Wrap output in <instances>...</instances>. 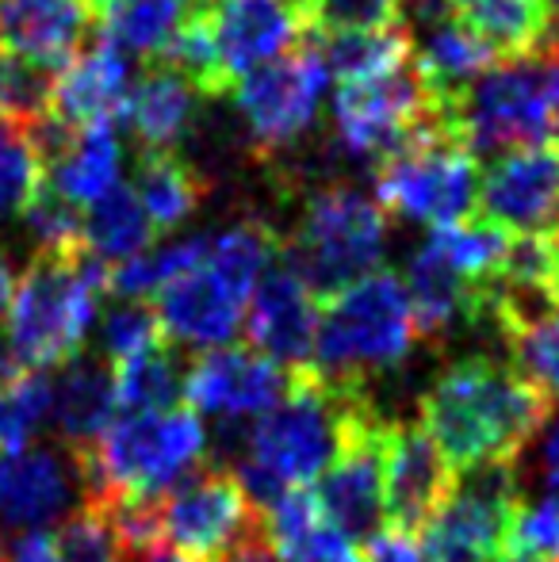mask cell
Wrapping results in <instances>:
<instances>
[{
    "mask_svg": "<svg viewBox=\"0 0 559 562\" xmlns=\"http://www.w3.org/2000/svg\"><path fill=\"white\" fill-rule=\"evenodd\" d=\"M85 497L92 502L157 505L192 471L208 463V432L192 409L123 414L92 448L74 451Z\"/></svg>",
    "mask_w": 559,
    "mask_h": 562,
    "instance_id": "3",
    "label": "cell"
},
{
    "mask_svg": "<svg viewBox=\"0 0 559 562\" xmlns=\"http://www.w3.org/2000/svg\"><path fill=\"white\" fill-rule=\"evenodd\" d=\"M448 8L502 61L533 54L548 31V12L540 0H456Z\"/></svg>",
    "mask_w": 559,
    "mask_h": 562,
    "instance_id": "33",
    "label": "cell"
},
{
    "mask_svg": "<svg viewBox=\"0 0 559 562\" xmlns=\"http://www.w3.org/2000/svg\"><path fill=\"white\" fill-rule=\"evenodd\" d=\"M211 249V234H185L177 241H165L146 249L142 257L108 272V291L123 299V303H149L157 299L172 280L188 276L192 268L203 265Z\"/></svg>",
    "mask_w": 559,
    "mask_h": 562,
    "instance_id": "34",
    "label": "cell"
},
{
    "mask_svg": "<svg viewBox=\"0 0 559 562\" xmlns=\"http://www.w3.org/2000/svg\"><path fill=\"white\" fill-rule=\"evenodd\" d=\"M12 291H15L12 265H8V252L0 249V318L8 314V303H12Z\"/></svg>",
    "mask_w": 559,
    "mask_h": 562,
    "instance_id": "49",
    "label": "cell"
},
{
    "mask_svg": "<svg viewBox=\"0 0 559 562\" xmlns=\"http://www.w3.org/2000/svg\"><path fill=\"white\" fill-rule=\"evenodd\" d=\"M552 237H556V241H559V226H556V234H552Z\"/></svg>",
    "mask_w": 559,
    "mask_h": 562,
    "instance_id": "54",
    "label": "cell"
},
{
    "mask_svg": "<svg viewBox=\"0 0 559 562\" xmlns=\"http://www.w3.org/2000/svg\"><path fill=\"white\" fill-rule=\"evenodd\" d=\"M85 502L81 463L69 448L31 445L0 456V548L15 536L43 532Z\"/></svg>",
    "mask_w": 559,
    "mask_h": 562,
    "instance_id": "14",
    "label": "cell"
},
{
    "mask_svg": "<svg viewBox=\"0 0 559 562\" xmlns=\"http://www.w3.org/2000/svg\"><path fill=\"white\" fill-rule=\"evenodd\" d=\"M23 226L31 229V237L38 241V252H58V257H69V252L85 249V218L81 207L69 203L66 195H58L51 184H38L35 195L27 200V207L20 211Z\"/></svg>",
    "mask_w": 559,
    "mask_h": 562,
    "instance_id": "39",
    "label": "cell"
},
{
    "mask_svg": "<svg viewBox=\"0 0 559 562\" xmlns=\"http://www.w3.org/2000/svg\"><path fill=\"white\" fill-rule=\"evenodd\" d=\"M388 249V215L353 184L306 192L299 223L283 237L280 260L311 288L318 303L380 272Z\"/></svg>",
    "mask_w": 559,
    "mask_h": 562,
    "instance_id": "6",
    "label": "cell"
},
{
    "mask_svg": "<svg viewBox=\"0 0 559 562\" xmlns=\"http://www.w3.org/2000/svg\"><path fill=\"white\" fill-rule=\"evenodd\" d=\"M97 31V0H0V50L66 69Z\"/></svg>",
    "mask_w": 559,
    "mask_h": 562,
    "instance_id": "21",
    "label": "cell"
},
{
    "mask_svg": "<svg viewBox=\"0 0 559 562\" xmlns=\"http://www.w3.org/2000/svg\"><path fill=\"white\" fill-rule=\"evenodd\" d=\"M131 85H135V74H131L127 54L100 38V43L85 46L58 74L51 115H58L74 131L97 123H115V119H123Z\"/></svg>",
    "mask_w": 559,
    "mask_h": 562,
    "instance_id": "23",
    "label": "cell"
},
{
    "mask_svg": "<svg viewBox=\"0 0 559 562\" xmlns=\"http://www.w3.org/2000/svg\"><path fill=\"white\" fill-rule=\"evenodd\" d=\"M280 245H283V237L277 234L272 223H265V218H242L238 226L211 237L203 268H208L238 303L249 306L261 276L280 260Z\"/></svg>",
    "mask_w": 559,
    "mask_h": 562,
    "instance_id": "29",
    "label": "cell"
},
{
    "mask_svg": "<svg viewBox=\"0 0 559 562\" xmlns=\"http://www.w3.org/2000/svg\"><path fill=\"white\" fill-rule=\"evenodd\" d=\"M445 131L479 161V154L559 142V58L545 50L506 58L487 69L445 115Z\"/></svg>",
    "mask_w": 559,
    "mask_h": 562,
    "instance_id": "7",
    "label": "cell"
},
{
    "mask_svg": "<svg viewBox=\"0 0 559 562\" xmlns=\"http://www.w3.org/2000/svg\"><path fill=\"white\" fill-rule=\"evenodd\" d=\"M58 69L35 66L15 54H0V119L27 134L35 123L51 115Z\"/></svg>",
    "mask_w": 559,
    "mask_h": 562,
    "instance_id": "38",
    "label": "cell"
},
{
    "mask_svg": "<svg viewBox=\"0 0 559 562\" xmlns=\"http://www.w3.org/2000/svg\"><path fill=\"white\" fill-rule=\"evenodd\" d=\"M326 69L337 77V85H360L388 77L395 69L411 66L414 58V38L411 31L391 27V31H337V35H314Z\"/></svg>",
    "mask_w": 559,
    "mask_h": 562,
    "instance_id": "30",
    "label": "cell"
},
{
    "mask_svg": "<svg viewBox=\"0 0 559 562\" xmlns=\"http://www.w3.org/2000/svg\"><path fill=\"white\" fill-rule=\"evenodd\" d=\"M115 368L104 356H74L51 379V414L69 451L92 448L115 422Z\"/></svg>",
    "mask_w": 559,
    "mask_h": 562,
    "instance_id": "24",
    "label": "cell"
},
{
    "mask_svg": "<svg viewBox=\"0 0 559 562\" xmlns=\"http://www.w3.org/2000/svg\"><path fill=\"white\" fill-rule=\"evenodd\" d=\"M127 562H200V559L185 555V551H177L165 540H154V543H146V548L127 551Z\"/></svg>",
    "mask_w": 559,
    "mask_h": 562,
    "instance_id": "48",
    "label": "cell"
},
{
    "mask_svg": "<svg viewBox=\"0 0 559 562\" xmlns=\"http://www.w3.org/2000/svg\"><path fill=\"white\" fill-rule=\"evenodd\" d=\"M483 223L510 237L556 234L559 226V142L499 154L479 177Z\"/></svg>",
    "mask_w": 559,
    "mask_h": 562,
    "instance_id": "16",
    "label": "cell"
},
{
    "mask_svg": "<svg viewBox=\"0 0 559 562\" xmlns=\"http://www.w3.org/2000/svg\"><path fill=\"white\" fill-rule=\"evenodd\" d=\"M314 334H318V299L283 260L257 283L246 311L249 348L288 371L311 368Z\"/></svg>",
    "mask_w": 559,
    "mask_h": 562,
    "instance_id": "19",
    "label": "cell"
},
{
    "mask_svg": "<svg viewBox=\"0 0 559 562\" xmlns=\"http://www.w3.org/2000/svg\"><path fill=\"white\" fill-rule=\"evenodd\" d=\"M376 203L383 215L433 229L468 223L479 203V161L433 119L376 165Z\"/></svg>",
    "mask_w": 559,
    "mask_h": 562,
    "instance_id": "8",
    "label": "cell"
},
{
    "mask_svg": "<svg viewBox=\"0 0 559 562\" xmlns=\"http://www.w3.org/2000/svg\"><path fill=\"white\" fill-rule=\"evenodd\" d=\"M383 425L388 422L376 414V406H368L311 490L322 520L353 548L383 528Z\"/></svg>",
    "mask_w": 559,
    "mask_h": 562,
    "instance_id": "13",
    "label": "cell"
},
{
    "mask_svg": "<svg viewBox=\"0 0 559 562\" xmlns=\"http://www.w3.org/2000/svg\"><path fill=\"white\" fill-rule=\"evenodd\" d=\"M157 322L169 345L226 348L246 326V303L231 295L208 268H192L154 299Z\"/></svg>",
    "mask_w": 559,
    "mask_h": 562,
    "instance_id": "22",
    "label": "cell"
},
{
    "mask_svg": "<svg viewBox=\"0 0 559 562\" xmlns=\"http://www.w3.org/2000/svg\"><path fill=\"white\" fill-rule=\"evenodd\" d=\"M51 417V375L15 371L0 375V456L31 448Z\"/></svg>",
    "mask_w": 559,
    "mask_h": 562,
    "instance_id": "35",
    "label": "cell"
},
{
    "mask_svg": "<svg viewBox=\"0 0 559 562\" xmlns=\"http://www.w3.org/2000/svg\"><path fill=\"white\" fill-rule=\"evenodd\" d=\"M203 12L208 0H97V31L115 50L157 61Z\"/></svg>",
    "mask_w": 559,
    "mask_h": 562,
    "instance_id": "26",
    "label": "cell"
},
{
    "mask_svg": "<svg viewBox=\"0 0 559 562\" xmlns=\"http://www.w3.org/2000/svg\"><path fill=\"white\" fill-rule=\"evenodd\" d=\"M51 543L58 562H127V543L115 528L112 509L92 497H85L69 517L54 525Z\"/></svg>",
    "mask_w": 559,
    "mask_h": 562,
    "instance_id": "37",
    "label": "cell"
},
{
    "mask_svg": "<svg viewBox=\"0 0 559 562\" xmlns=\"http://www.w3.org/2000/svg\"><path fill=\"white\" fill-rule=\"evenodd\" d=\"M552 303H556V311H559V272H556V280H552Z\"/></svg>",
    "mask_w": 559,
    "mask_h": 562,
    "instance_id": "53",
    "label": "cell"
},
{
    "mask_svg": "<svg viewBox=\"0 0 559 562\" xmlns=\"http://www.w3.org/2000/svg\"><path fill=\"white\" fill-rule=\"evenodd\" d=\"M326 61L318 38L306 35L291 54L234 81V104L249 126V146L257 157H272L295 146L314 126L326 89Z\"/></svg>",
    "mask_w": 559,
    "mask_h": 562,
    "instance_id": "11",
    "label": "cell"
},
{
    "mask_svg": "<svg viewBox=\"0 0 559 562\" xmlns=\"http://www.w3.org/2000/svg\"><path fill=\"white\" fill-rule=\"evenodd\" d=\"M203 27L231 85L291 54L306 35V20L288 0H208Z\"/></svg>",
    "mask_w": 559,
    "mask_h": 562,
    "instance_id": "18",
    "label": "cell"
},
{
    "mask_svg": "<svg viewBox=\"0 0 559 562\" xmlns=\"http://www.w3.org/2000/svg\"><path fill=\"white\" fill-rule=\"evenodd\" d=\"M448 4H456V0H448Z\"/></svg>",
    "mask_w": 559,
    "mask_h": 562,
    "instance_id": "55",
    "label": "cell"
},
{
    "mask_svg": "<svg viewBox=\"0 0 559 562\" xmlns=\"http://www.w3.org/2000/svg\"><path fill=\"white\" fill-rule=\"evenodd\" d=\"M537 479L545 497L559 502V409H552L545 429L537 432Z\"/></svg>",
    "mask_w": 559,
    "mask_h": 562,
    "instance_id": "46",
    "label": "cell"
},
{
    "mask_svg": "<svg viewBox=\"0 0 559 562\" xmlns=\"http://www.w3.org/2000/svg\"><path fill=\"white\" fill-rule=\"evenodd\" d=\"M161 334V322H157V311L149 303H115L104 311L100 318V356L108 363H123L131 356H138L142 348L157 345Z\"/></svg>",
    "mask_w": 559,
    "mask_h": 562,
    "instance_id": "42",
    "label": "cell"
},
{
    "mask_svg": "<svg viewBox=\"0 0 559 562\" xmlns=\"http://www.w3.org/2000/svg\"><path fill=\"white\" fill-rule=\"evenodd\" d=\"M429 241H433V249L463 276V280L479 283V288L499 280L502 260H506V249H510L506 229L483 223V218H468V223L433 229Z\"/></svg>",
    "mask_w": 559,
    "mask_h": 562,
    "instance_id": "36",
    "label": "cell"
},
{
    "mask_svg": "<svg viewBox=\"0 0 559 562\" xmlns=\"http://www.w3.org/2000/svg\"><path fill=\"white\" fill-rule=\"evenodd\" d=\"M0 562H58L54 555V543L46 532H27V536H15L0 548Z\"/></svg>",
    "mask_w": 559,
    "mask_h": 562,
    "instance_id": "47",
    "label": "cell"
},
{
    "mask_svg": "<svg viewBox=\"0 0 559 562\" xmlns=\"http://www.w3.org/2000/svg\"><path fill=\"white\" fill-rule=\"evenodd\" d=\"M329 108H334V131L342 149L357 161L372 165H380L414 131L437 119L418 81L414 58L411 66L395 69L388 77H376V81L337 85Z\"/></svg>",
    "mask_w": 559,
    "mask_h": 562,
    "instance_id": "12",
    "label": "cell"
},
{
    "mask_svg": "<svg viewBox=\"0 0 559 562\" xmlns=\"http://www.w3.org/2000/svg\"><path fill=\"white\" fill-rule=\"evenodd\" d=\"M135 195L149 215L157 234H172L195 215L208 200V177L185 161L177 149L169 154H138L135 161Z\"/></svg>",
    "mask_w": 559,
    "mask_h": 562,
    "instance_id": "27",
    "label": "cell"
},
{
    "mask_svg": "<svg viewBox=\"0 0 559 562\" xmlns=\"http://www.w3.org/2000/svg\"><path fill=\"white\" fill-rule=\"evenodd\" d=\"M517 502V463H487L456 474L452 494L422 528L425 562H494L506 551Z\"/></svg>",
    "mask_w": 559,
    "mask_h": 562,
    "instance_id": "10",
    "label": "cell"
},
{
    "mask_svg": "<svg viewBox=\"0 0 559 562\" xmlns=\"http://www.w3.org/2000/svg\"><path fill=\"white\" fill-rule=\"evenodd\" d=\"M414 318L395 272H372L318 303L311 371L342 391H368V379L399 368L414 348Z\"/></svg>",
    "mask_w": 559,
    "mask_h": 562,
    "instance_id": "5",
    "label": "cell"
},
{
    "mask_svg": "<svg viewBox=\"0 0 559 562\" xmlns=\"http://www.w3.org/2000/svg\"><path fill=\"white\" fill-rule=\"evenodd\" d=\"M291 386V371L265 360L246 345L208 348L185 363V398L192 414L215 422H246L265 417Z\"/></svg>",
    "mask_w": 559,
    "mask_h": 562,
    "instance_id": "15",
    "label": "cell"
},
{
    "mask_svg": "<svg viewBox=\"0 0 559 562\" xmlns=\"http://www.w3.org/2000/svg\"><path fill=\"white\" fill-rule=\"evenodd\" d=\"M456 486V471L418 422L383 425V525L418 536Z\"/></svg>",
    "mask_w": 559,
    "mask_h": 562,
    "instance_id": "17",
    "label": "cell"
},
{
    "mask_svg": "<svg viewBox=\"0 0 559 562\" xmlns=\"http://www.w3.org/2000/svg\"><path fill=\"white\" fill-rule=\"evenodd\" d=\"M494 562H545V559H533V555H522V551H502Z\"/></svg>",
    "mask_w": 559,
    "mask_h": 562,
    "instance_id": "51",
    "label": "cell"
},
{
    "mask_svg": "<svg viewBox=\"0 0 559 562\" xmlns=\"http://www.w3.org/2000/svg\"><path fill=\"white\" fill-rule=\"evenodd\" d=\"M510 348V368L537 383L540 391L552 398L559 394V311L545 314V318L529 322L517 334L502 337Z\"/></svg>",
    "mask_w": 559,
    "mask_h": 562,
    "instance_id": "40",
    "label": "cell"
},
{
    "mask_svg": "<svg viewBox=\"0 0 559 562\" xmlns=\"http://www.w3.org/2000/svg\"><path fill=\"white\" fill-rule=\"evenodd\" d=\"M38 184H43V165L27 134L0 119V218L20 215Z\"/></svg>",
    "mask_w": 559,
    "mask_h": 562,
    "instance_id": "41",
    "label": "cell"
},
{
    "mask_svg": "<svg viewBox=\"0 0 559 562\" xmlns=\"http://www.w3.org/2000/svg\"><path fill=\"white\" fill-rule=\"evenodd\" d=\"M108 272L89 249L35 252L27 272L12 291L4 314V348L23 371L62 368L85 352V340L97 322L100 295L108 291Z\"/></svg>",
    "mask_w": 559,
    "mask_h": 562,
    "instance_id": "4",
    "label": "cell"
},
{
    "mask_svg": "<svg viewBox=\"0 0 559 562\" xmlns=\"http://www.w3.org/2000/svg\"><path fill=\"white\" fill-rule=\"evenodd\" d=\"M219 562H280V559L272 555L265 543H249V548L234 551V555H226V559H219Z\"/></svg>",
    "mask_w": 559,
    "mask_h": 562,
    "instance_id": "50",
    "label": "cell"
},
{
    "mask_svg": "<svg viewBox=\"0 0 559 562\" xmlns=\"http://www.w3.org/2000/svg\"><path fill=\"white\" fill-rule=\"evenodd\" d=\"M422 429L456 474L517 463L552 414V398L510 363L468 356L440 371L418 402Z\"/></svg>",
    "mask_w": 559,
    "mask_h": 562,
    "instance_id": "1",
    "label": "cell"
},
{
    "mask_svg": "<svg viewBox=\"0 0 559 562\" xmlns=\"http://www.w3.org/2000/svg\"><path fill=\"white\" fill-rule=\"evenodd\" d=\"M157 536L192 559H226L265 543L261 509L246 497L234 471L203 463L157 502Z\"/></svg>",
    "mask_w": 559,
    "mask_h": 562,
    "instance_id": "9",
    "label": "cell"
},
{
    "mask_svg": "<svg viewBox=\"0 0 559 562\" xmlns=\"http://www.w3.org/2000/svg\"><path fill=\"white\" fill-rule=\"evenodd\" d=\"M200 92L192 81L169 69L165 61H146V69L131 85L123 119L138 138V154H169L188 134L200 108Z\"/></svg>",
    "mask_w": 559,
    "mask_h": 562,
    "instance_id": "25",
    "label": "cell"
},
{
    "mask_svg": "<svg viewBox=\"0 0 559 562\" xmlns=\"http://www.w3.org/2000/svg\"><path fill=\"white\" fill-rule=\"evenodd\" d=\"M540 4H545L548 20H559V0H540Z\"/></svg>",
    "mask_w": 559,
    "mask_h": 562,
    "instance_id": "52",
    "label": "cell"
},
{
    "mask_svg": "<svg viewBox=\"0 0 559 562\" xmlns=\"http://www.w3.org/2000/svg\"><path fill=\"white\" fill-rule=\"evenodd\" d=\"M368 406V391L329 386L311 368L291 371V386L280 406L249 425V448L234 467V479L257 509H269L280 494L306 486L334 463L353 422Z\"/></svg>",
    "mask_w": 559,
    "mask_h": 562,
    "instance_id": "2",
    "label": "cell"
},
{
    "mask_svg": "<svg viewBox=\"0 0 559 562\" xmlns=\"http://www.w3.org/2000/svg\"><path fill=\"white\" fill-rule=\"evenodd\" d=\"M403 27V0H314L311 35Z\"/></svg>",
    "mask_w": 559,
    "mask_h": 562,
    "instance_id": "43",
    "label": "cell"
},
{
    "mask_svg": "<svg viewBox=\"0 0 559 562\" xmlns=\"http://www.w3.org/2000/svg\"><path fill=\"white\" fill-rule=\"evenodd\" d=\"M43 180L77 207H92L120 184V138L115 123L81 126L74 146L43 172Z\"/></svg>",
    "mask_w": 559,
    "mask_h": 562,
    "instance_id": "28",
    "label": "cell"
},
{
    "mask_svg": "<svg viewBox=\"0 0 559 562\" xmlns=\"http://www.w3.org/2000/svg\"><path fill=\"white\" fill-rule=\"evenodd\" d=\"M157 237L149 215L142 211L131 184H115L104 200H97L85 218V249L104 268H120L142 257Z\"/></svg>",
    "mask_w": 559,
    "mask_h": 562,
    "instance_id": "31",
    "label": "cell"
},
{
    "mask_svg": "<svg viewBox=\"0 0 559 562\" xmlns=\"http://www.w3.org/2000/svg\"><path fill=\"white\" fill-rule=\"evenodd\" d=\"M360 559L365 562H425V551H422L418 536L383 525L380 532L360 543Z\"/></svg>",
    "mask_w": 559,
    "mask_h": 562,
    "instance_id": "45",
    "label": "cell"
},
{
    "mask_svg": "<svg viewBox=\"0 0 559 562\" xmlns=\"http://www.w3.org/2000/svg\"><path fill=\"white\" fill-rule=\"evenodd\" d=\"M403 288H406V303H411L414 337H422L425 345H440L456 329L487 326L491 283L487 288L468 283L433 249V241H425L411 252L403 272Z\"/></svg>",
    "mask_w": 559,
    "mask_h": 562,
    "instance_id": "20",
    "label": "cell"
},
{
    "mask_svg": "<svg viewBox=\"0 0 559 562\" xmlns=\"http://www.w3.org/2000/svg\"><path fill=\"white\" fill-rule=\"evenodd\" d=\"M185 398V363L177 360V345L157 340L138 356L115 363V406L123 414H165Z\"/></svg>",
    "mask_w": 559,
    "mask_h": 562,
    "instance_id": "32",
    "label": "cell"
},
{
    "mask_svg": "<svg viewBox=\"0 0 559 562\" xmlns=\"http://www.w3.org/2000/svg\"><path fill=\"white\" fill-rule=\"evenodd\" d=\"M506 551L559 562V502L545 494L529 497V502H517L514 517H510Z\"/></svg>",
    "mask_w": 559,
    "mask_h": 562,
    "instance_id": "44",
    "label": "cell"
}]
</instances>
